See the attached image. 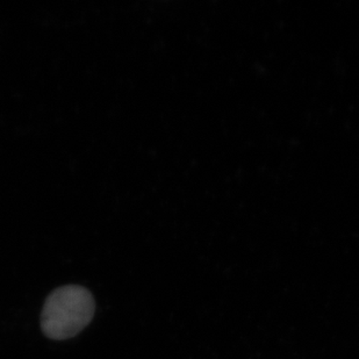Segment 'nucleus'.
I'll return each mask as SVG.
<instances>
[{
    "label": "nucleus",
    "instance_id": "1",
    "mask_svg": "<svg viewBox=\"0 0 359 359\" xmlns=\"http://www.w3.org/2000/svg\"><path fill=\"white\" fill-rule=\"evenodd\" d=\"M95 311V299L88 288L62 286L48 295L41 314V328L49 339H72L92 321Z\"/></svg>",
    "mask_w": 359,
    "mask_h": 359
}]
</instances>
